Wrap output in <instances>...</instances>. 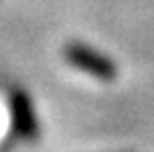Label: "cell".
<instances>
[{
  "mask_svg": "<svg viewBox=\"0 0 154 152\" xmlns=\"http://www.w3.org/2000/svg\"><path fill=\"white\" fill-rule=\"evenodd\" d=\"M64 58H66V62L70 66L95 76L99 80L109 82L117 76V66H115L113 60L107 58L105 54L93 49V47L84 45V43H76V41L74 43H66Z\"/></svg>",
  "mask_w": 154,
  "mask_h": 152,
  "instance_id": "6da1fadb",
  "label": "cell"
},
{
  "mask_svg": "<svg viewBox=\"0 0 154 152\" xmlns=\"http://www.w3.org/2000/svg\"><path fill=\"white\" fill-rule=\"evenodd\" d=\"M11 111H12V123H14L17 134L25 140H35L39 136V123H37V117L33 113V105H31L27 93L12 91Z\"/></svg>",
  "mask_w": 154,
  "mask_h": 152,
  "instance_id": "7a4b0ae2",
  "label": "cell"
}]
</instances>
